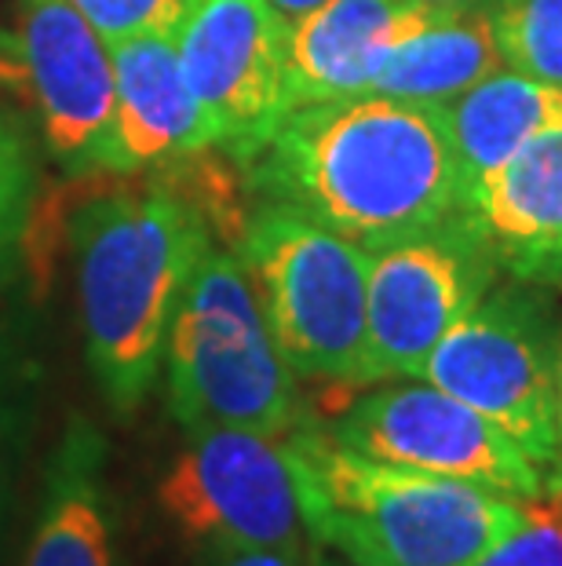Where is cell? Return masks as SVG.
Here are the masks:
<instances>
[{
	"instance_id": "1",
	"label": "cell",
	"mask_w": 562,
	"mask_h": 566,
	"mask_svg": "<svg viewBox=\"0 0 562 566\" xmlns=\"http://www.w3.org/2000/svg\"><path fill=\"white\" fill-rule=\"evenodd\" d=\"M248 179L259 201L293 205L365 252L471 212L442 106L380 92L296 106Z\"/></svg>"
},
{
	"instance_id": "2",
	"label": "cell",
	"mask_w": 562,
	"mask_h": 566,
	"mask_svg": "<svg viewBox=\"0 0 562 566\" xmlns=\"http://www.w3.org/2000/svg\"><path fill=\"white\" fill-rule=\"evenodd\" d=\"M85 358L106 409L128 420L161 377L165 340L212 234L209 205L172 187L92 198L70 227Z\"/></svg>"
},
{
	"instance_id": "3",
	"label": "cell",
	"mask_w": 562,
	"mask_h": 566,
	"mask_svg": "<svg viewBox=\"0 0 562 566\" xmlns=\"http://www.w3.org/2000/svg\"><path fill=\"white\" fill-rule=\"evenodd\" d=\"M285 453L310 541L369 566H475L522 515L516 497L373 461L315 420Z\"/></svg>"
},
{
	"instance_id": "4",
	"label": "cell",
	"mask_w": 562,
	"mask_h": 566,
	"mask_svg": "<svg viewBox=\"0 0 562 566\" xmlns=\"http://www.w3.org/2000/svg\"><path fill=\"white\" fill-rule=\"evenodd\" d=\"M165 402L183 431L245 428L285 439L307 413L300 377L282 358L234 245L212 242L165 340Z\"/></svg>"
},
{
	"instance_id": "5",
	"label": "cell",
	"mask_w": 562,
	"mask_h": 566,
	"mask_svg": "<svg viewBox=\"0 0 562 566\" xmlns=\"http://www.w3.org/2000/svg\"><path fill=\"white\" fill-rule=\"evenodd\" d=\"M234 252L296 377L362 384L369 252L282 201L256 205Z\"/></svg>"
},
{
	"instance_id": "6",
	"label": "cell",
	"mask_w": 562,
	"mask_h": 566,
	"mask_svg": "<svg viewBox=\"0 0 562 566\" xmlns=\"http://www.w3.org/2000/svg\"><path fill=\"white\" fill-rule=\"evenodd\" d=\"M559 347L544 289L511 279L442 336L416 380L483 413L548 475L559 464Z\"/></svg>"
},
{
	"instance_id": "7",
	"label": "cell",
	"mask_w": 562,
	"mask_h": 566,
	"mask_svg": "<svg viewBox=\"0 0 562 566\" xmlns=\"http://www.w3.org/2000/svg\"><path fill=\"white\" fill-rule=\"evenodd\" d=\"M500 260L475 212L369 249L362 384L416 380L438 340L497 285Z\"/></svg>"
},
{
	"instance_id": "8",
	"label": "cell",
	"mask_w": 562,
	"mask_h": 566,
	"mask_svg": "<svg viewBox=\"0 0 562 566\" xmlns=\"http://www.w3.org/2000/svg\"><path fill=\"white\" fill-rule=\"evenodd\" d=\"M158 504L194 556L310 545L285 439L263 431H183V446L158 483Z\"/></svg>"
},
{
	"instance_id": "9",
	"label": "cell",
	"mask_w": 562,
	"mask_h": 566,
	"mask_svg": "<svg viewBox=\"0 0 562 566\" xmlns=\"http://www.w3.org/2000/svg\"><path fill=\"white\" fill-rule=\"evenodd\" d=\"M326 428L343 446L394 468L460 479L516 501L544 493V472L505 431L427 380L369 384Z\"/></svg>"
},
{
	"instance_id": "10",
	"label": "cell",
	"mask_w": 562,
	"mask_h": 566,
	"mask_svg": "<svg viewBox=\"0 0 562 566\" xmlns=\"http://www.w3.org/2000/svg\"><path fill=\"white\" fill-rule=\"evenodd\" d=\"M176 44L220 147L248 165L289 114V19L267 0H198Z\"/></svg>"
},
{
	"instance_id": "11",
	"label": "cell",
	"mask_w": 562,
	"mask_h": 566,
	"mask_svg": "<svg viewBox=\"0 0 562 566\" xmlns=\"http://www.w3.org/2000/svg\"><path fill=\"white\" fill-rule=\"evenodd\" d=\"M22 63L47 147L70 172H117L110 44L70 0H19Z\"/></svg>"
},
{
	"instance_id": "12",
	"label": "cell",
	"mask_w": 562,
	"mask_h": 566,
	"mask_svg": "<svg viewBox=\"0 0 562 566\" xmlns=\"http://www.w3.org/2000/svg\"><path fill=\"white\" fill-rule=\"evenodd\" d=\"M117 125V172H147L220 147L205 106L179 63L172 33H147L110 44Z\"/></svg>"
},
{
	"instance_id": "13",
	"label": "cell",
	"mask_w": 562,
	"mask_h": 566,
	"mask_svg": "<svg viewBox=\"0 0 562 566\" xmlns=\"http://www.w3.org/2000/svg\"><path fill=\"white\" fill-rule=\"evenodd\" d=\"M438 8L421 0H326L289 22V111L373 88L384 59Z\"/></svg>"
},
{
	"instance_id": "14",
	"label": "cell",
	"mask_w": 562,
	"mask_h": 566,
	"mask_svg": "<svg viewBox=\"0 0 562 566\" xmlns=\"http://www.w3.org/2000/svg\"><path fill=\"white\" fill-rule=\"evenodd\" d=\"M475 220L511 279L562 289V125L541 132L478 187Z\"/></svg>"
},
{
	"instance_id": "15",
	"label": "cell",
	"mask_w": 562,
	"mask_h": 566,
	"mask_svg": "<svg viewBox=\"0 0 562 566\" xmlns=\"http://www.w3.org/2000/svg\"><path fill=\"white\" fill-rule=\"evenodd\" d=\"M106 464L103 431L74 413L47 457L22 566H125Z\"/></svg>"
},
{
	"instance_id": "16",
	"label": "cell",
	"mask_w": 562,
	"mask_h": 566,
	"mask_svg": "<svg viewBox=\"0 0 562 566\" xmlns=\"http://www.w3.org/2000/svg\"><path fill=\"white\" fill-rule=\"evenodd\" d=\"M468 209L478 187L541 132L562 125V88L511 70H497L442 106Z\"/></svg>"
},
{
	"instance_id": "17",
	"label": "cell",
	"mask_w": 562,
	"mask_h": 566,
	"mask_svg": "<svg viewBox=\"0 0 562 566\" xmlns=\"http://www.w3.org/2000/svg\"><path fill=\"white\" fill-rule=\"evenodd\" d=\"M497 70H505V63L486 8L442 11L421 33L394 48L369 92L446 106Z\"/></svg>"
},
{
	"instance_id": "18",
	"label": "cell",
	"mask_w": 562,
	"mask_h": 566,
	"mask_svg": "<svg viewBox=\"0 0 562 566\" xmlns=\"http://www.w3.org/2000/svg\"><path fill=\"white\" fill-rule=\"evenodd\" d=\"M486 15L505 70L562 88V0H489Z\"/></svg>"
},
{
	"instance_id": "19",
	"label": "cell",
	"mask_w": 562,
	"mask_h": 566,
	"mask_svg": "<svg viewBox=\"0 0 562 566\" xmlns=\"http://www.w3.org/2000/svg\"><path fill=\"white\" fill-rule=\"evenodd\" d=\"M33 198H38V161L19 128L0 122V279L26 238Z\"/></svg>"
},
{
	"instance_id": "20",
	"label": "cell",
	"mask_w": 562,
	"mask_h": 566,
	"mask_svg": "<svg viewBox=\"0 0 562 566\" xmlns=\"http://www.w3.org/2000/svg\"><path fill=\"white\" fill-rule=\"evenodd\" d=\"M475 566H562V493L522 501L519 523L494 541Z\"/></svg>"
},
{
	"instance_id": "21",
	"label": "cell",
	"mask_w": 562,
	"mask_h": 566,
	"mask_svg": "<svg viewBox=\"0 0 562 566\" xmlns=\"http://www.w3.org/2000/svg\"><path fill=\"white\" fill-rule=\"evenodd\" d=\"M106 44L183 30L198 0H70Z\"/></svg>"
},
{
	"instance_id": "22",
	"label": "cell",
	"mask_w": 562,
	"mask_h": 566,
	"mask_svg": "<svg viewBox=\"0 0 562 566\" xmlns=\"http://www.w3.org/2000/svg\"><path fill=\"white\" fill-rule=\"evenodd\" d=\"M194 559V566H315L310 545L293 552H201Z\"/></svg>"
},
{
	"instance_id": "23",
	"label": "cell",
	"mask_w": 562,
	"mask_h": 566,
	"mask_svg": "<svg viewBox=\"0 0 562 566\" xmlns=\"http://www.w3.org/2000/svg\"><path fill=\"white\" fill-rule=\"evenodd\" d=\"M0 88H30L22 48L19 41H11L8 33H0Z\"/></svg>"
},
{
	"instance_id": "24",
	"label": "cell",
	"mask_w": 562,
	"mask_h": 566,
	"mask_svg": "<svg viewBox=\"0 0 562 566\" xmlns=\"http://www.w3.org/2000/svg\"><path fill=\"white\" fill-rule=\"evenodd\" d=\"M310 559H315V566H369V563H358L351 556H343V552H332L326 545H318V541H310Z\"/></svg>"
},
{
	"instance_id": "25",
	"label": "cell",
	"mask_w": 562,
	"mask_h": 566,
	"mask_svg": "<svg viewBox=\"0 0 562 566\" xmlns=\"http://www.w3.org/2000/svg\"><path fill=\"white\" fill-rule=\"evenodd\" d=\"M267 4L278 11V15H285V19H300V15H307V11H315L318 4H326V0H267Z\"/></svg>"
},
{
	"instance_id": "26",
	"label": "cell",
	"mask_w": 562,
	"mask_h": 566,
	"mask_svg": "<svg viewBox=\"0 0 562 566\" xmlns=\"http://www.w3.org/2000/svg\"><path fill=\"white\" fill-rule=\"evenodd\" d=\"M552 493H562V347H559V464L552 472Z\"/></svg>"
},
{
	"instance_id": "27",
	"label": "cell",
	"mask_w": 562,
	"mask_h": 566,
	"mask_svg": "<svg viewBox=\"0 0 562 566\" xmlns=\"http://www.w3.org/2000/svg\"><path fill=\"white\" fill-rule=\"evenodd\" d=\"M421 4H432L438 11H464V8H486L489 0H421Z\"/></svg>"
}]
</instances>
